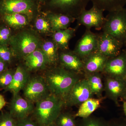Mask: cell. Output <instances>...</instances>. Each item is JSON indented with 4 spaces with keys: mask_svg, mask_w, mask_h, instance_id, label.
<instances>
[{
    "mask_svg": "<svg viewBox=\"0 0 126 126\" xmlns=\"http://www.w3.org/2000/svg\"><path fill=\"white\" fill-rule=\"evenodd\" d=\"M79 75L59 64L50 67L43 77L50 93L63 100L72 87L80 79Z\"/></svg>",
    "mask_w": 126,
    "mask_h": 126,
    "instance_id": "obj_1",
    "label": "cell"
},
{
    "mask_svg": "<svg viewBox=\"0 0 126 126\" xmlns=\"http://www.w3.org/2000/svg\"><path fill=\"white\" fill-rule=\"evenodd\" d=\"M64 107L63 99L50 94L35 104L32 115L38 126H48L54 123Z\"/></svg>",
    "mask_w": 126,
    "mask_h": 126,
    "instance_id": "obj_2",
    "label": "cell"
},
{
    "mask_svg": "<svg viewBox=\"0 0 126 126\" xmlns=\"http://www.w3.org/2000/svg\"><path fill=\"white\" fill-rule=\"evenodd\" d=\"M41 43L39 37L35 32L25 30L12 35L9 45L15 58L23 60L39 48Z\"/></svg>",
    "mask_w": 126,
    "mask_h": 126,
    "instance_id": "obj_3",
    "label": "cell"
},
{
    "mask_svg": "<svg viewBox=\"0 0 126 126\" xmlns=\"http://www.w3.org/2000/svg\"><path fill=\"white\" fill-rule=\"evenodd\" d=\"M102 32L123 43L126 41V9L109 12L102 29Z\"/></svg>",
    "mask_w": 126,
    "mask_h": 126,
    "instance_id": "obj_4",
    "label": "cell"
},
{
    "mask_svg": "<svg viewBox=\"0 0 126 126\" xmlns=\"http://www.w3.org/2000/svg\"><path fill=\"white\" fill-rule=\"evenodd\" d=\"M23 96L34 104L51 94L43 76L30 77L23 89Z\"/></svg>",
    "mask_w": 126,
    "mask_h": 126,
    "instance_id": "obj_5",
    "label": "cell"
},
{
    "mask_svg": "<svg viewBox=\"0 0 126 126\" xmlns=\"http://www.w3.org/2000/svg\"><path fill=\"white\" fill-rule=\"evenodd\" d=\"M36 11L34 0H0V16L18 13L27 16L30 20Z\"/></svg>",
    "mask_w": 126,
    "mask_h": 126,
    "instance_id": "obj_6",
    "label": "cell"
},
{
    "mask_svg": "<svg viewBox=\"0 0 126 126\" xmlns=\"http://www.w3.org/2000/svg\"><path fill=\"white\" fill-rule=\"evenodd\" d=\"M93 94L87 79H79L72 87L63 98L65 107L80 105L89 98Z\"/></svg>",
    "mask_w": 126,
    "mask_h": 126,
    "instance_id": "obj_7",
    "label": "cell"
},
{
    "mask_svg": "<svg viewBox=\"0 0 126 126\" xmlns=\"http://www.w3.org/2000/svg\"><path fill=\"white\" fill-rule=\"evenodd\" d=\"M90 0H50L49 6L55 13L67 15L77 19L84 10Z\"/></svg>",
    "mask_w": 126,
    "mask_h": 126,
    "instance_id": "obj_8",
    "label": "cell"
},
{
    "mask_svg": "<svg viewBox=\"0 0 126 126\" xmlns=\"http://www.w3.org/2000/svg\"><path fill=\"white\" fill-rule=\"evenodd\" d=\"M124 46L123 43L109 34L103 32L98 34L97 51L109 58L119 54Z\"/></svg>",
    "mask_w": 126,
    "mask_h": 126,
    "instance_id": "obj_9",
    "label": "cell"
},
{
    "mask_svg": "<svg viewBox=\"0 0 126 126\" xmlns=\"http://www.w3.org/2000/svg\"><path fill=\"white\" fill-rule=\"evenodd\" d=\"M35 104L20 96L19 94H13L9 103V112L16 120L29 117L32 114Z\"/></svg>",
    "mask_w": 126,
    "mask_h": 126,
    "instance_id": "obj_10",
    "label": "cell"
},
{
    "mask_svg": "<svg viewBox=\"0 0 126 126\" xmlns=\"http://www.w3.org/2000/svg\"><path fill=\"white\" fill-rule=\"evenodd\" d=\"M102 73L111 78L126 79V49L117 56L109 58Z\"/></svg>",
    "mask_w": 126,
    "mask_h": 126,
    "instance_id": "obj_11",
    "label": "cell"
},
{
    "mask_svg": "<svg viewBox=\"0 0 126 126\" xmlns=\"http://www.w3.org/2000/svg\"><path fill=\"white\" fill-rule=\"evenodd\" d=\"M103 12L93 6L89 10H84L76 19L78 25H83L86 29L90 30L92 27L101 29L105 19Z\"/></svg>",
    "mask_w": 126,
    "mask_h": 126,
    "instance_id": "obj_12",
    "label": "cell"
},
{
    "mask_svg": "<svg viewBox=\"0 0 126 126\" xmlns=\"http://www.w3.org/2000/svg\"><path fill=\"white\" fill-rule=\"evenodd\" d=\"M98 34L86 29L84 33L77 42L74 52L82 60L97 51Z\"/></svg>",
    "mask_w": 126,
    "mask_h": 126,
    "instance_id": "obj_13",
    "label": "cell"
},
{
    "mask_svg": "<svg viewBox=\"0 0 126 126\" xmlns=\"http://www.w3.org/2000/svg\"><path fill=\"white\" fill-rule=\"evenodd\" d=\"M59 51V64L68 70L79 74L84 72L82 60L74 52L69 49Z\"/></svg>",
    "mask_w": 126,
    "mask_h": 126,
    "instance_id": "obj_14",
    "label": "cell"
},
{
    "mask_svg": "<svg viewBox=\"0 0 126 126\" xmlns=\"http://www.w3.org/2000/svg\"><path fill=\"white\" fill-rule=\"evenodd\" d=\"M104 89L106 94L116 104L122 98L126 89V79L108 77L105 82Z\"/></svg>",
    "mask_w": 126,
    "mask_h": 126,
    "instance_id": "obj_15",
    "label": "cell"
},
{
    "mask_svg": "<svg viewBox=\"0 0 126 126\" xmlns=\"http://www.w3.org/2000/svg\"><path fill=\"white\" fill-rule=\"evenodd\" d=\"M109 58L99 52H93L83 60L86 74L102 73Z\"/></svg>",
    "mask_w": 126,
    "mask_h": 126,
    "instance_id": "obj_16",
    "label": "cell"
},
{
    "mask_svg": "<svg viewBox=\"0 0 126 126\" xmlns=\"http://www.w3.org/2000/svg\"><path fill=\"white\" fill-rule=\"evenodd\" d=\"M30 73L25 66L18 65L15 70L11 84L5 92H10L13 94L19 93L23 90L30 78Z\"/></svg>",
    "mask_w": 126,
    "mask_h": 126,
    "instance_id": "obj_17",
    "label": "cell"
},
{
    "mask_svg": "<svg viewBox=\"0 0 126 126\" xmlns=\"http://www.w3.org/2000/svg\"><path fill=\"white\" fill-rule=\"evenodd\" d=\"M23 60L25 67L30 72L44 70L49 66L47 58L40 48L27 55Z\"/></svg>",
    "mask_w": 126,
    "mask_h": 126,
    "instance_id": "obj_18",
    "label": "cell"
},
{
    "mask_svg": "<svg viewBox=\"0 0 126 126\" xmlns=\"http://www.w3.org/2000/svg\"><path fill=\"white\" fill-rule=\"evenodd\" d=\"M47 17L50 22L53 33L59 30L67 29L76 20L67 15L53 12L49 13Z\"/></svg>",
    "mask_w": 126,
    "mask_h": 126,
    "instance_id": "obj_19",
    "label": "cell"
},
{
    "mask_svg": "<svg viewBox=\"0 0 126 126\" xmlns=\"http://www.w3.org/2000/svg\"><path fill=\"white\" fill-rule=\"evenodd\" d=\"M68 28L65 29L59 30L54 32L52 34V39L58 46L59 50H64L69 49V43L75 35L77 28Z\"/></svg>",
    "mask_w": 126,
    "mask_h": 126,
    "instance_id": "obj_20",
    "label": "cell"
},
{
    "mask_svg": "<svg viewBox=\"0 0 126 126\" xmlns=\"http://www.w3.org/2000/svg\"><path fill=\"white\" fill-rule=\"evenodd\" d=\"M40 48L46 57L49 66L52 67L59 64V50L52 38L41 42Z\"/></svg>",
    "mask_w": 126,
    "mask_h": 126,
    "instance_id": "obj_21",
    "label": "cell"
},
{
    "mask_svg": "<svg viewBox=\"0 0 126 126\" xmlns=\"http://www.w3.org/2000/svg\"><path fill=\"white\" fill-rule=\"evenodd\" d=\"M6 25L14 29H20L29 24L30 20L24 14L13 13L0 16Z\"/></svg>",
    "mask_w": 126,
    "mask_h": 126,
    "instance_id": "obj_22",
    "label": "cell"
},
{
    "mask_svg": "<svg viewBox=\"0 0 126 126\" xmlns=\"http://www.w3.org/2000/svg\"><path fill=\"white\" fill-rule=\"evenodd\" d=\"M93 6L103 11H117L124 8L126 0H90Z\"/></svg>",
    "mask_w": 126,
    "mask_h": 126,
    "instance_id": "obj_23",
    "label": "cell"
},
{
    "mask_svg": "<svg viewBox=\"0 0 126 126\" xmlns=\"http://www.w3.org/2000/svg\"><path fill=\"white\" fill-rule=\"evenodd\" d=\"M101 100L93 98H89L80 105L75 117L86 118L90 116L94 112L99 108Z\"/></svg>",
    "mask_w": 126,
    "mask_h": 126,
    "instance_id": "obj_24",
    "label": "cell"
},
{
    "mask_svg": "<svg viewBox=\"0 0 126 126\" xmlns=\"http://www.w3.org/2000/svg\"><path fill=\"white\" fill-rule=\"evenodd\" d=\"M100 73L86 74L87 80L93 94L97 96H101L104 86Z\"/></svg>",
    "mask_w": 126,
    "mask_h": 126,
    "instance_id": "obj_25",
    "label": "cell"
},
{
    "mask_svg": "<svg viewBox=\"0 0 126 126\" xmlns=\"http://www.w3.org/2000/svg\"><path fill=\"white\" fill-rule=\"evenodd\" d=\"M75 117L70 113L61 112L54 123L56 126H77Z\"/></svg>",
    "mask_w": 126,
    "mask_h": 126,
    "instance_id": "obj_26",
    "label": "cell"
},
{
    "mask_svg": "<svg viewBox=\"0 0 126 126\" xmlns=\"http://www.w3.org/2000/svg\"><path fill=\"white\" fill-rule=\"evenodd\" d=\"M35 27L36 30L41 33L53 34L50 22L47 17L41 16L36 18Z\"/></svg>",
    "mask_w": 126,
    "mask_h": 126,
    "instance_id": "obj_27",
    "label": "cell"
},
{
    "mask_svg": "<svg viewBox=\"0 0 126 126\" xmlns=\"http://www.w3.org/2000/svg\"><path fill=\"white\" fill-rule=\"evenodd\" d=\"M15 69H8L0 73V89L5 90L12 82Z\"/></svg>",
    "mask_w": 126,
    "mask_h": 126,
    "instance_id": "obj_28",
    "label": "cell"
},
{
    "mask_svg": "<svg viewBox=\"0 0 126 126\" xmlns=\"http://www.w3.org/2000/svg\"><path fill=\"white\" fill-rule=\"evenodd\" d=\"M0 58L9 65L15 58L11 49L8 46L0 45Z\"/></svg>",
    "mask_w": 126,
    "mask_h": 126,
    "instance_id": "obj_29",
    "label": "cell"
},
{
    "mask_svg": "<svg viewBox=\"0 0 126 126\" xmlns=\"http://www.w3.org/2000/svg\"><path fill=\"white\" fill-rule=\"evenodd\" d=\"M12 35L11 29L9 26H0V45L9 46Z\"/></svg>",
    "mask_w": 126,
    "mask_h": 126,
    "instance_id": "obj_30",
    "label": "cell"
},
{
    "mask_svg": "<svg viewBox=\"0 0 126 126\" xmlns=\"http://www.w3.org/2000/svg\"><path fill=\"white\" fill-rule=\"evenodd\" d=\"M77 126H110L101 119L90 116L82 118Z\"/></svg>",
    "mask_w": 126,
    "mask_h": 126,
    "instance_id": "obj_31",
    "label": "cell"
},
{
    "mask_svg": "<svg viewBox=\"0 0 126 126\" xmlns=\"http://www.w3.org/2000/svg\"><path fill=\"white\" fill-rule=\"evenodd\" d=\"M17 120L9 112H2L0 114V126H16Z\"/></svg>",
    "mask_w": 126,
    "mask_h": 126,
    "instance_id": "obj_32",
    "label": "cell"
},
{
    "mask_svg": "<svg viewBox=\"0 0 126 126\" xmlns=\"http://www.w3.org/2000/svg\"><path fill=\"white\" fill-rule=\"evenodd\" d=\"M16 126H38L34 119L29 117L17 120Z\"/></svg>",
    "mask_w": 126,
    "mask_h": 126,
    "instance_id": "obj_33",
    "label": "cell"
},
{
    "mask_svg": "<svg viewBox=\"0 0 126 126\" xmlns=\"http://www.w3.org/2000/svg\"><path fill=\"white\" fill-rule=\"evenodd\" d=\"M9 64L0 58V73L9 69Z\"/></svg>",
    "mask_w": 126,
    "mask_h": 126,
    "instance_id": "obj_34",
    "label": "cell"
},
{
    "mask_svg": "<svg viewBox=\"0 0 126 126\" xmlns=\"http://www.w3.org/2000/svg\"><path fill=\"white\" fill-rule=\"evenodd\" d=\"M6 104V102L4 96L0 94V110L4 107Z\"/></svg>",
    "mask_w": 126,
    "mask_h": 126,
    "instance_id": "obj_35",
    "label": "cell"
},
{
    "mask_svg": "<svg viewBox=\"0 0 126 126\" xmlns=\"http://www.w3.org/2000/svg\"><path fill=\"white\" fill-rule=\"evenodd\" d=\"M123 108L124 114H125V116H126V101H124V103H123Z\"/></svg>",
    "mask_w": 126,
    "mask_h": 126,
    "instance_id": "obj_36",
    "label": "cell"
},
{
    "mask_svg": "<svg viewBox=\"0 0 126 126\" xmlns=\"http://www.w3.org/2000/svg\"><path fill=\"white\" fill-rule=\"evenodd\" d=\"M122 98L124 99L125 101H126V89L125 93H124V94L123 95L122 97Z\"/></svg>",
    "mask_w": 126,
    "mask_h": 126,
    "instance_id": "obj_37",
    "label": "cell"
},
{
    "mask_svg": "<svg viewBox=\"0 0 126 126\" xmlns=\"http://www.w3.org/2000/svg\"><path fill=\"white\" fill-rule=\"evenodd\" d=\"M112 126H126V125L124 124H117Z\"/></svg>",
    "mask_w": 126,
    "mask_h": 126,
    "instance_id": "obj_38",
    "label": "cell"
},
{
    "mask_svg": "<svg viewBox=\"0 0 126 126\" xmlns=\"http://www.w3.org/2000/svg\"><path fill=\"white\" fill-rule=\"evenodd\" d=\"M56 126V125H55V123H53V124H50V125H49V126Z\"/></svg>",
    "mask_w": 126,
    "mask_h": 126,
    "instance_id": "obj_39",
    "label": "cell"
},
{
    "mask_svg": "<svg viewBox=\"0 0 126 126\" xmlns=\"http://www.w3.org/2000/svg\"><path fill=\"white\" fill-rule=\"evenodd\" d=\"M41 2H44V1H45L46 0H39Z\"/></svg>",
    "mask_w": 126,
    "mask_h": 126,
    "instance_id": "obj_40",
    "label": "cell"
},
{
    "mask_svg": "<svg viewBox=\"0 0 126 126\" xmlns=\"http://www.w3.org/2000/svg\"><path fill=\"white\" fill-rule=\"evenodd\" d=\"M125 46H126V43H125Z\"/></svg>",
    "mask_w": 126,
    "mask_h": 126,
    "instance_id": "obj_41",
    "label": "cell"
},
{
    "mask_svg": "<svg viewBox=\"0 0 126 126\" xmlns=\"http://www.w3.org/2000/svg\"></svg>",
    "mask_w": 126,
    "mask_h": 126,
    "instance_id": "obj_42",
    "label": "cell"
}]
</instances>
